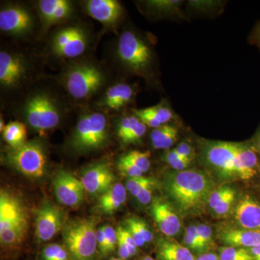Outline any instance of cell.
<instances>
[{
  "mask_svg": "<svg viewBox=\"0 0 260 260\" xmlns=\"http://www.w3.org/2000/svg\"><path fill=\"white\" fill-rule=\"evenodd\" d=\"M126 200V188L121 183H117L101 195L98 208L102 213L110 215L120 208Z\"/></svg>",
  "mask_w": 260,
  "mask_h": 260,
  "instance_id": "603a6c76",
  "label": "cell"
},
{
  "mask_svg": "<svg viewBox=\"0 0 260 260\" xmlns=\"http://www.w3.org/2000/svg\"><path fill=\"white\" fill-rule=\"evenodd\" d=\"M184 242V246L191 251H196L201 254L206 253L202 244L197 225H191L186 228Z\"/></svg>",
  "mask_w": 260,
  "mask_h": 260,
  "instance_id": "f1b7e54d",
  "label": "cell"
},
{
  "mask_svg": "<svg viewBox=\"0 0 260 260\" xmlns=\"http://www.w3.org/2000/svg\"><path fill=\"white\" fill-rule=\"evenodd\" d=\"M26 136V127L23 123L19 121L9 123L3 130L5 141L13 148H18L25 143Z\"/></svg>",
  "mask_w": 260,
  "mask_h": 260,
  "instance_id": "484cf974",
  "label": "cell"
},
{
  "mask_svg": "<svg viewBox=\"0 0 260 260\" xmlns=\"http://www.w3.org/2000/svg\"><path fill=\"white\" fill-rule=\"evenodd\" d=\"M8 160L15 169L27 177L40 178L47 167V156L39 142L30 141L13 148L8 153Z\"/></svg>",
  "mask_w": 260,
  "mask_h": 260,
  "instance_id": "9c48e42d",
  "label": "cell"
},
{
  "mask_svg": "<svg viewBox=\"0 0 260 260\" xmlns=\"http://www.w3.org/2000/svg\"><path fill=\"white\" fill-rule=\"evenodd\" d=\"M107 116L100 112H89L80 118L70 144L77 153H88L102 148L109 140Z\"/></svg>",
  "mask_w": 260,
  "mask_h": 260,
  "instance_id": "277c9868",
  "label": "cell"
},
{
  "mask_svg": "<svg viewBox=\"0 0 260 260\" xmlns=\"http://www.w3.org/2000/svg\"><path fill=\"white\" fill-rule=\"evenodd\" d=\"M198 227V234H199L202 244L204 247L205 252L209 250L211 246H213V232L212 229L206 224H199Z\"/></svg>",
  "mask_w": 260,
  "mask_h": 260,
  "instance_id": "74e56055",
  "label": "cell"
},
{
  "mask_svg": "<svg viewBox=\"0 0 260 260\" xmlns=\"http://www.w3.org/2000/svg\"><path fill=\"white\" fill-rule=\"evenodd\" d=\"M50 46L54 55L59 57H78L86 50L88 36L79 26L65 27L54 34Z\"/></svg>",
  "mask_w": 260,
  "mask_h": 260,
  "instance_id": "30bf717a",
  "label": "cell"
},
{
  "mask_svg": "<svg viewBox=\"0 0 260 260\" xmlns=\"http://www.w3.org/2000/svg\"><path fill=\"white\" fill-rule=\"evenodd\" d=\"M140 119L136 116H124L119 121L117 135L123 143L134 131Z\"/></svg>",
  "mask_w": 260,
  "mask_h": 260,
  "instance_id": "d6a6232c",
  "label": "cell"
},
{
  "mask_svg": "<svg viewBox=\"0 0 260 260\" xmlns=\"http://www.w3.org/2000/svg\"><path fill=\"white\" fill-rule=\"evenodd\" d=\"M28 70L26 61L15 53L0 52V83L5 88H15L25 79Z\"/></svg>",
  "mask_w": 260,
  "mask_h": 260,
  "instance_id": "4fadbf2b",
  "label": "cell"
},
{
  "mask_svg": "<svg viewBox=\"0 0 260 260\" xmlns=\"http://www.w3.org/2000/svg\"><path fill=\"white\" fill-rule=\"evenodd\" d=\"M104 233L106 237V247L104 254H108L115 249L116 243H118L117 232L110 225H104Z\"/></svg>",
  "mask_w": 260,
  "mask_h": 260,
  "instance_id": "ab89813d",
  "label": "cell"
},
{
  "mask_svg": "<svg viewBox=\"0 0 260 260\" xmlns=\"http://www.w3.org/2000/svg\"><path fill=\"white\" fill-rule=\"evenodd\" d=\"M249 42L251 44L257 47L260 51V20L256 23L255 26L251 31L250 37H249Z\"/></svg>",
  "mask_w": 260,
  "mask_h": 260,
  "instance_id": "ee69618b",
  "label": "cell"
},
{
  "mask_svg": "<svg viewBox=\"0 0 260 260\" xmlns=\"http://www.w3.org/2000/svg\"><path fill=\"white\" fill-rule=\"evenodd\" d=\"M116 55L124 68L140 76L148 77L153 64V54L148 43L133 30L121 34Z\"/></svg>",
  "mask_w": 260,
  "mask_h": 260,
  "instance_id": "5b68a950",
  "label": "cell"
},
{
  "mask_svg": "<svg viewBox=\"0 0 260 260\" xmlns=\"http://www.w3.org/2000/svg\"><path fill=\"white\" fill-rule=\"evenodd\" d=\"M117 167L119 172L124 177H128V179L143 177V174H144L138 167H135L134 164H132L123 156L119 159Z\"/></svg>",
  "mask_w": 260,
  "mask_h": 260,
  "instance_id": "d590c367",
  "label": "cell"
},
{
  "mask_svg": "<svg viewBox=\"0 0 260 260\" xmlns=\"http://www.w3.org/2000/svg\"><path fill=\"white\" fill-rule=\"evenodd\" d=\"M34 25L31 13L23 7L13 5L3 8L0 11V29L10 35L15 37L28 35Z\"/></svg>",
  "mask_w": 260,
  "mask_h": 260,
  "instance_id": "8fae6325",
  "label": "cell"
},
{
  "mask_svg": "<svg viewBox=\"0 0 260 260\" xmlns=\"http://www.w3.org/2000/svg\"><path fill=\"white\" fill-rule=\"evenodd\" d=\"M156 253L159 260H196L190 249L170 239H159Z\"/></svg>",
  "mask_w": 260,
  "mask_h": 260,
  "instance_id": "cb8c5ba5",
  "label": "cell"
},
{
  "mask_svg": "<svg viewBox=\"0 0 260 260\" xmlns=\"http://www.w3.org/2000/svg\"><path fill=\"white\" fill-rule=\"evenodd\" d=\"M164 159L174 171H177V172L186 170L191 162V160L189 159L180 156L174 149L169 150L165 154Z\"/></svg>",
  "mask_w": 260,
  "mask_h": 260,
  "instance_id": "e575fe53",
  "label": "cell"
},
{
  "mask_svg": "<svg viewBox=\"0 0 260 260\" xmlns=\"http://www.w3.org/2000/svg\"><path fill=\"white\" fill-rule=\"evenodd\" d=\"M85 10L90 17L107 26H114L120 20L122 8L115 0H89Z\"/></svg>",
  "mask_w": 260,
  "mask_h": 260,
  "instance_id": "ac0fdd59",
  "label": "cell"
},
{
  "mask_svg": "<svg viewBox=\"0 0 260 260\" xmlns=\"http://www.w3.org/2000/svg\"><path fill=\"white\" fill-rule=\"evenodd\" d=\"M141 112L153 118L160 125L167 124L173 118L172 111L167 106L162 104L154 106V107L146 108V109H140Z\"/></svg>",
  "mask_w": 260,
  "mask_h": 260,
  "instance_id": "83f0119b",
  "label": "cell"
},
{
  "mask_svg": "<svg viewBox=\"0 0 260 260\" xmlns=\"http://www.w3.org/2000/svg\"><path fill=\"white\" fill-rule=\"evenodd\" d=\"M98 247L103 254H104L106 247V237L104 226L99 228L96 232Z\"/></svg>",
  "mask_w": 260,
  "mask_h": 260,
  "instance_id": "f6af8a7d",
  "label": "cell"
},
{
  "mask_svg": "<svg viewBox=\"0 0 260 260\" xmlns=\"http://www.w3.org/2000/svg\"><path fill=\"white\" fill-rule=\"evenodd\" d=\"M164 188L171 204L182 217L204 214L210 196L216 189L210 176L197 169L168 173Z\"/></svg>",
  "mask_w": 260,
  "mask_h": 260,
  "instance_id": "7a4b0ae2",
  "label": "cell"
},
{
  "mask_svg": "<svg viewBox=\"0 0 260 260\" xmlns=\"http://www.w3.org/2000/svg\"><path fill=\"white\" fill-rule=\"evenodd\" d=\"M251 143L254 145L256 151H257L258 153L260 155V126L257 131H256V134L254 135L252 140H251Z\"/></svg>",
  "mask_w": 260,
  "mask_h": 260,
  "instance_id": "7dc6e473",
  "label": "cell"
},
{
  "mask_svg": "<svg viewBox=\"0 0 260 260\" xmlns=\"http://www.w3.org/2000/svg\"><path fill=\"white\" fill-rule=\"evenodd\" d=\"M28 229L26 210L14 195L0 192V240L3 245L15 246L23 242Z\"/></svg>",
  "mask_w": 260,
  "mask_h": 260,
  "instance_id": "3957f363",
  "label": "cell"
},
{
  "mask_svg": "<svg viewBox=\"0 0 260 260\" xmlns=\"http://www.w3.org/2000/svg\"><path fill=\"white\" fill-rule=\"evenodd\" d=\"M126 228L133 229L138 233L142 238L144 239L145 243H150L153 241V234L150 231V228L145 222L135 217H129L125 220Z\"/></svg>",
  "mask_w": 260,
  "mask_h": 260,
  "instance_id": "1f68e13d",
  "label": "cell"
},
{
  "mask_svg": "<svg viewBox=\"0 0 260 260\" xmlns=\"http://www.w3.org/2000/svg\"><path fill=\"white\" fill-rule=\"evenodd\" d=\"M220 241L227 246L251 249L260 244L259 231L224 229L219 233Z\"/></svg>",
  "mask_w": 260,
  "mask_h": 260,
  "instance_id": "44dd1931",
  "label": "cell"
},
{
  "mask_svg": "<svg viewBox=\"0 0 260 260\" xmlns=\"http://www.w3.org/2000/svg\"><path fill=\"white\" fill-rule=\"evenodd\" d=\"M42 257L44 260H69V253L63 246L51 244L44 248Z\"/></svg>",
  "mask_w": 260,
  "mask_h": 260,
  "instance_id": "836d02e7",
  "label": "cell"
},
{
  "mask_svg": "<svg viewBox=\"0 0 260 260\" xmlns=\"http://www.w3.org/2000/svg\"><path fill=\"white\" fill-rule=\"evenodd\" d=\"M124 158L129 160L135 167L138 168L143 173L148 172L150 166V154L148 151L141 152L138 150H133L123 155Z\"/></svg>",
  "mask_w": 260,
  "mask_h": 260,
  "instance_id": "4dcf8cb0",
  "label": "cell"
},
{
  "mask_svg": "<svg viewBox=\"0 0 260 260\" xmlns=\"http://www.w3.org/2000/svg\"><path fill=\"white\" fill-rule=\"evenodd\" d=\"M182 1L179 0H152L146 2L148 9L158 15H172L180 10Z\"/></svg>",
  "mask_w": 260,
  "mask_h": 260,
  "instance_id": "4316f807",
  "label": "cell"
},
{
  "mask_svg": "<svg viewBox=\"0 0 260 260\" xmlns=\"http://www.w3.org/2000/svg\"><path fill=\"white\" fill-rule=\"evenodd\" d=\"M220 260H252L249 249L233 246H222L219 249Z\"/></svg>",
  "mask_w": 260,
  "mask_h": 260,
  "instance_id": "f546056e",
  "label": "cell"
},
{
  "mask_svg": "<svg viewBox=\"0 0 260 260\" xmlns=\"http://www.w3.org/2000/svg\"><path fill=\"white\" fill-rule=\"evenodd\" d=\"M54 193L61 204L74 208L81 204L85 189L80 179L65 171H59L54 178Z\"/></svg>",
  "mask_w": 260,
  "mask_h": 260,
  "instance_id": "7c38bea8",
  "label": "cell"
},
{
  "mask_svg": "<svg viewBox=\"0 0 260 260\" xmlns=\"http://www.w3.org/2000/svg\"><path fill=\"white\" fill-rule=\"evenodd\" d=\"M106 77L96 65L80 61L70 65L63 75V85L70 95L77 100H85L104 86Z\"/></svg>",
  "mask_w": 260,
  "mask_h": 260,
  "instance_id": "8992f818",
  "label": "cell"
},
{
  "mask_svg": "<svg viewBox=\"0 0 260 260\" xmlns=\"http://www.w3.org/2000/svg\"><path fill=\"white\" fill-rule=\"evenodd\" d=\"M150 211L158 229L164 235L172 237L180 232V217L170 203L161 198H155L152 201Z\"/></svg>",
  "mask_w": 260,
  "mask_h": 260,
  "instance_id": "9a60e30c",
  "label": "cell"
},
{
  "mask_svg": "<svg viewBox=\"0 0 260 260\" xmlns=\"http://www.w3.org/2000/svg\"><path fill=\"white\" fill-rule=\"evenodd\" d=\"M134 90L126 83H118L108 89L102 101L107 109L119 110L131 102L134 97Z\"/></svg>",
  "mask_w": 260,
  "mask_h": 260,
  "instance_id": "7402d4cb",
  "label": "cell"
},
{
  "mask_svg": "<svg viewBox=\"0 0 260 260\" xmlns=\"http://www.w3.org/2000/svg\"><path fill=\"white\" fill-rule=\"evenodd\" d=\"M176 152L183 158L189 159L192 161L195 156V151L193 147L186 142H182L174 148Z\"/></svg>",
  "mask_w": 260,
  "mask_h": 260,
  "instance_id": "7bdbcfd3",
  "label": "cell"
},
{
  "mask_svg": "<svg viewBox=\"0 0 260 260\" xmlns=\"http://www.w3.org/2000/svg\"><path fill=\"white\" fill-rule=\"evenodd\" d=\"M23 113L29 126L39 133L54 129L62 119V112L54 98L37 93L25 101Z\"/></svg>",
  "mask_w": 260,
  "mask_h": 260,
  "instance_id": "ba28073f",
  "label": "cell"
},
{
  "mask_svg": "<svg viewBox=\"0 0 260 260\" xmlns=\"http://www.w3.org/2000/svg\"><path fill=\"white\" fill-rule=\"evenodd\" d=\"M201 158L223 181H249L259 172V155L251 141L202 142Z\"/></svg>",
  "mask_w": 260,
  "mask_h": 260,
  "instance_id": "6da1fadb",
  "label": "cell"
},
{
  "mask_svg": "<svg viewBox=\"0 0 260 260\" xmlns=\"http://www.w3.org/2000/svg\"><path fill=\"white\" fill-rule=\"evenodd\" d=\"M111 260H123V259H118V258H113V259H112Z\"/></svg>",
  "mask_w": 260,
  "mask_h": 260,
  "instance_id": "681fc988",
  "label": "cell"
},
{
  "mask_svg": "<svg viewBox=\"0 0 260 260\" xmlns=\"http://www.w3.org/2000/svg\"><path fill=\"white\" fill-rule=\"evenodd\" d=\"M63 220L64 215L60 208L51 203L42 205L36 216V236L39 240H51L60 231Z\"/></svg>",
  "mask_w": 260,
  "mask_h": 260,
  "instance_id": "5bb4252c",
  "label": "cell"
},
{
  "mask_svg": "<svg viewBox=\"0 0 260 260\" xmlns=\"http://www.w3.org/2000/svg\"><path fill=\"white\" fill-rule=\"evenodd\" d=\"M249 251L252 256V260H260V244L249 249Z\"/></svg>",
  "mask_w": 260,
  "mask_h": 260,
  "instance_id": "c3c4849f",
  "label": "cell"
},
{
  "mask_svg": "<svg viewBox=\"0 0 260 260\" xmlns=\"http://www.w3.org/2000/svg\"><path fill=\"white\" fill-rule=\"evenodd\" d=\"M237 193L232 186L222 185L214 190L208 202V209L218 218H223L232 211Z\"/></svg>",
  "mask_w": 260,
  "mask_h": 260,
  "instance_id": "ffe728a7",
  "label": "cell"
},
{
  "mask_svg": "<svg viewBox=\"0 0 260 260\" xmlns=\"http://www.w3.org/2000/svg\"><path fill=\"white\" fill-rule=\"evenodd\" d=\"M150 179H151V178L145 177H143H143H140L129 178V179H128L127 181H126V189H127L133 196L137 198L140 191L148 184Z\"/></svg>",
  "mask_w": 260,
  "mask_h": 260,
  "instance_id": "8d00e7d4",
  "label": "cell"
},
{
  "mask_svg": "<svg viewBox=\"0 0 260 260\" xmlns=\"http://www.w3.org/2000/svg\"><path fill=\"white\" fill-rule=\"evenodd\" d=\"M71 3L66 0H42L39 2V12L43 25L49 28L61 23L73 12Z\"/></svg>",
  "mask_w": 260,
  "mask_h": 260,
  "instance_id": "d6986e66",
  "label": "cell"
},
{
  "mask_svg": "<svg viewBox=\"0 0 260 260\" xmlns=\"http://www.w3.org/2000/svg\"><path fill=\"white\" fill-rule=\"evenodd\" d=\"M196 260H220L219 256L213 252H206L200 254Z\"/></svg>",
  "mask_w": 260,
  "mask_h": 260,
  "instance_id": "bcb514c9",
  "label": "cell"
},
{
  "mask_svg": "<svg viewBox=\"0 0 260 260\" xmlns=\"http://www.w3.org/2000/svg\"><path fill=\"white\" fill-rule=\"evenodd\" d=\"M80 180L89 194H102L113 185L114 175L107 164H99L85 171Z\"/></svg>",
  "mask_w": 260,
  "mask_h": 260,
  "instance_id": "2e32d148",
  "label": "cell"
},
{
  "mask_svg": "<svg viewBox=\"0 0 260 260\" xmlns=\"http://www.w3.org/2000/svg\"><path fill=\"white\" fill-rule=\"evenodd\" d=\"M116 232H117V235L121 237L125 243L128 249H129L130 255L131 256L136 255L138 254V246L135 244L129 231L126 228L119 226L118 227Z\"/></svg>",
  "mask_w": 260,
  "mask_h": 260,
  "instance_id": "f35d334b",
  "label": "cell"
},
{
  "mask_svg": "<svg viewBox=\"0 0 260 260\" xmlns=\"http://www.w3.org/2000/svg\"><path fill=\"white\" fill-rule=\"evenodd\" d=\"M218 2L216 1H189L188 5L191 9L198 10V11H209L215 7L218 6Z\"/></svg>",
  "mask_w": 260,
  "mask_h": 260,
  "instance_id": "b9f144b4",
  "label": "cell"
},
{
  "mask_svg": "<svg viewBox=\"0 0 260 260\" xmlns=\"http://www.w3.org/2000/svg\"><path fill=\"white\" fill-rule=\"evenodd\" d=\"M234 218L238 225L246 230L260 232V202L249 194H245L239 200Z\"/></svg>",
  "mask_w": 260,
  "mask_h": 260,
  "instance_id": "e0dca14e",
  "label": "cell"
},
{
  "mask_svg": "<svg viewBox=\"0 0 260 260\" xmlns=\"http://www.w3.org/2000/svg\"><path fill=\"white\" fill-rule=\"evenodd\" d=\"M96 220L81 218L64 228L63 238L72 260H93L98 247Z\"/></svg>",
  "mask_w": 260,
  "mask_h": 260,
  "instance_id": "52a82bcc",
  "label": "cell"
},
{
  "mask_svg": "<svg viewBox=\"0 0 260 260\" xmlns=\"http://www.w3.org/2000/svg\"><path fill=\"white\" fill-rule=\"evenodd\" d=\"M178 129L170 124H164L153 129L150 134L152 145L155 149H169L177 141Z\"/></svg>",
  "mask_w": 260,
  "mask_h": 260,
  "instance_id": "d4e9b609",
  "label": "cell"
},
{
  "mask_svg": "<svg viewBox=\"0 0 260 260\" xmlns=\"http://www.w3.org/2000/svg\"><path fill=\"white\" fill-rule=\"evenodd\" d=\"M259 174H260V164H259Z\"/></svg>",
  "mask_w": 260,
  "mask_h": 260,
  "instance_id": "f907efd6",
  "label": "cell"
},
{
  "mask_svg": "<svg viewBox=\"0 0 260 260\" xmlns=\"http://www.w3.org/2000/svg\"><path fill=\"white\" fill-rule=\"evenodd\" d=\"M155 184V180L151 178L148 184L141 189L139 194L137 196V199L139 203L143 205H148L152 201V194H153Z\"/></svg>",
  "mask_w": 260,
  "mask_h": 260,
  "instance_id": "60d3db41",
  "label": "cell"
}]
</instances>
